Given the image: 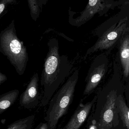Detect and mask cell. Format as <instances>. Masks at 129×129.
<instances>
[{"mask_svg":"<svg viewBox=\"0 0 129 129\" xmlns=\"http://www.w3.org/2000/svg\"><path fill=\"white\" fill-rule=\"evenodd\" d=\"M47 46L48 52L45 59L41 78V85L43 91L41 102L43 107L49 103L72 67L67 56L60 55L59 42L57 38L49 39Z\"/></svg>","mask_w":129,"mask_h":129,"instance_id":"6da1fadb","label":"cell"},{"mask_svg":"<svg viewBox=\"0 0 129 129\" xmlns=\"http://www.w3.org/2000/svg\"><path fill=\"white\" fill-rule=\"evenodd\" d=\"M0 51L14 67L18 75L24 73L29 55L24 43L17 35L14 20L0 33Z\"/></svg>","mask_w":129,"mask_h":129,"instance_id":"7a4b0ae2","label":"cell"},{"mask_svg":"<svg viewBox=\"0 0 129 129\" xmlns=\"http://www.w3.org/2000/svg\"><path fill=\"white\" fill-rule=\"evenodd\" d=\"M79 75L76 70L51 99L44 118L48 129H55L60 119L67 113L73 100Z\"/></svg>","mask_w":129,"mask_h":129,"instance_id":"3957f363","label":"cell"},{"mask_svg":"<svg viewBox=\"0 0 129 129\" xmlns=\"http://www.w3.org/2000/svg\"><path fill=\"white\" fill-rule=\"evenodd\" d=\"M118 5V2L114 0H89L85 9L79 13V16L74 17L69 16L68 21L71 25L80 27L97 14L99 16H102Z\"/></svg>","mask_w":129,"mask_h":129,"instance_id":"277c9868","label":"cell"},{"mask_svg":"<svg viewBox=\"0 0 129 129\" xmlns=\"http://www.w3.org/2000/svg\"><path fill=\"white\" fill-rule=\"evenodd\" d=\"M127 17L121 19L109 28L99 38L97 42L88 50L86 55L101 50H106L112 47L127 31Z\"/></svg>","mask_w":129,"mask_h":129,"instance_id":"5b68a950","label":"cell"},{"mask_svg":"<svg viewBox=\"0 0 129 129\" xmlns=\"http://www.w3.org/2000/svg\"><path fill=\"white\" fill-rule=\"evenodd\" d=\"M38 74L35 73L32 76L25 91L20 95L19 104L21 107L29 109L37 107L41 99L39 89Z\"/></svg>","mask_w":129,"mask_h":129,"instance_id":"8992f818","label":"cell"},{"mask_svg":"<svg viewBox=\"0 0 129 129\" xmlns=\"http://www.w3.org/2000/svg\"><path fill=\"white\" fill-rule=\"evenodd\" d=\"M95 99L85 104H80L68 122L61 129H79L88 117Z\"/></svg>","mask_w":129,"mask_h":129,"instance_id":"52a82bcc","label":"cell"},{"mask_svg":"<svg viewBox=\"0 0 129 129\" xmlns=\"http://www.w3.org/2000/svg\"><path fill=\"white\" fill-rule=\"evenodd\" d=\"M117 98V92L115 90L111 91L107 96L106 103L101 115L100 123L101 127L110 126L112 123Z\"/></svg>","mask_w":129,"mask_h":129,"instance_id":"ba28073f","label":"cell"},{"mask_svg":"<svg viewBox=\"0 0 129 129\" xmlns=\"http://www.w3.org/2000/svg\"><path fill=\"white\" fill-rule=\"evenodd\" d=\"M105 64L99 65L93 70L87 80V83L84 91V95L91 94L97 87L105 74Z\"/></svg>","mask_w":129,"mask_h":129,"instance_id":"9c48e42d","label":"cell"},{"mask_svg":"<svg viewBox=\"0 0 129 129\" xmlns=\"http://www.w3.org/2000/svg\"><path fill=\"white\" fill-rule=\"evenodd\" d=\"M120 56L125 77L129 75V34L121 41Z\"/></svg>","mask_w":129,"mask_h":129,"instance_id":"30bf717a","label":"cell"},{"mask_svg":"<svg viewBox=\"0 0 129 129\" xmlns=\"http://www.w3.org/2000/svg\"><path fill=\"white\" fill-rule=\"evenodd\" d=\"M19 93L15 89L1 95L0 96V114H1L16 101Z\"/></svg>","mask_w":129,"mask_h":129,"instance_id":"8fae6325","label":"cell"},{"mask_svg":"<svg viewBox=\"0 0 129 129\" xmlns=\"http://www.w3.org/2000/svg\"><path fill=\"white\" fill-rule=\"evenodd\" d=\"M35 118V115H32L18 120L10 125L6 129H31Z\"/></svg>","mask_w":129,"mask_h":129,"instance_id":"7c38bea8","label":"cell"},{"mask_svg":"<svg viewBox=\"0 0 129 129\" xmlns=\"http://www.w3.org/2000/svg\"><path fill=\"white\" fill-rule=\"evenodd\" d=\"M116 102L121 119L126 127L129 129V108L126 105L122 95H119L117 97Z\"/></svg>","mask_w":129,"mask_h":129,"instance_id":"4fadbf2b","label":"cell"},{"mask_svg":"<svg viewBox=\"0 0 129 129\" xmlns=\"http://www.w3.org/2000/svg\"><path fill=\"white\" fill-rule=\"evenodd\" d=\"M29 8L30 16L34 21H36L41 13L38 0H27Z\"/></svg>","mask_w":129,"mask_h":129,"instance_id":"5bb4252c","label":"cell"},{"mask_svg":"<svg viewBox=\"0 0 129 129\" xmlns=\"http://www.w3.org/2000/svg\"><path fill=\"white\" fill-rule=\"evenodd\" d=\"M17 0H1L0 1V17L3 16L6 11L7 6L9 4L16 3Z\"/></svg>","mask_w":129,"mask_h":129,"instance_id":"9a60e30c","label":"cell"},{"mask_svg":"<svg viewBox=\"0 0 129 129\" xmlns=\"http://www.w3.org/2000/svg\"><path fill=\"white\" fill-rule=\"evenodd\" d=\"M39 5L41 10V13L42 10L43 8L45 6L49 0H38Z\"/></svg>","mask_w":129,"mask_h":129,"instance_id":"2e32d148","label":"cell"},{"mask_svg":"<svg viewBox=\"0 0 129 129\" xmlns=\"http://www.w3.org/2000/svg\"><path fill=\"white\" fill-rule=\"evenodd\" d=\"M35 129H48L47 123H39Z\"/></svg>","mask_w":129,"mask_h":129,"instance_id":"e0dca14e","label":"cell"},{"mask_svg":"<svg viewBox=\"0 0 129 129\" xmlns=\"http://www.w3.org/2000/svg\"><path fill=\"white\" fill-rule=\"evenodd\" d=\"M7 79V78L6 76L4 74L2 73L1 72H0V85L4 83L5 81Z\"/></svg>","mask_w":129,"mask_h":129,"instance_id":"ac0fdd59","label":"cell"},{"mask_svg":"<svg viewBox=\"0 0 129 129\" xmlns=\"http://www.w3.org/2000/svg\"><path fill=\"white\" fill-rule=\"evenodd\" d=\"M120 3L123 6H129V0H119V2H118V4Z\"/></svg>","mask_w":129,"mask_h":129,"instance_id":"d6986e66","label":"cell"},{"mask_svg":"<svg viewBox=\"0 0 129 129\" xmlns=\"http://www.w3.org/2000/svg\"><path fill=\"white\" fill-rule=\"evenodd\" d=\"M1 1V0H0V1Z\"/></svg>","mask_w":129,"mask_h":129,"instance_id":"ffe728a7","label":"cell"}]
</instances>
